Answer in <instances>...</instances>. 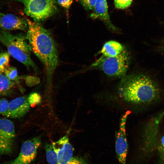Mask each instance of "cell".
Segmentation results:
<instances>
[{
    "instance_id": "obj_1",
    "label": "cell",
    "mask_w": 164,
    "mask_h": 164,
    "mask_svg": "<svg viewBox=\"0 0 164 164\" xmlns=\"http://www.w3.org/2000/svg\"><path fill=\"white\" fill-rule=\"evenodd\" d=\"M26 20L28 28L26 38L30 48L43 64L47 80L50 82L59 64L56 43L50 32L39 22Z\"/></svg>"
},
{
    "instance_id": "obj_2",
    "label": "cell",
    "mask_w": 164,
    "mask_h": 164,
    "mask_svg": "<svg viewBox=\"0 0 164 164\" xmlns=\"http://www.w3.org/2000/svg\"><path fill=\"white\" fill-rule=\"evenodd\" d=\"M120 97L135 104L149 103L159 97L160 90L156 83L143 73L132 74L122 77L118 87Z\"/></svg>"
},
{
    "instance_id": "obj_3",
    "label": "cell",
    "mask_w": 164,
    "mask_h": 164,
    "mask_svg": "<svg viewBox=\"0 0 164 164\" xmlns=\"http://www.w3.org/2000/svg\"><path fill=\"white\" fill-rule=\"evenodd\" d=\"M26 39L22 34L14 35L6 30H0V43L7 48L10 56L28 69L32 68L36 72L37 68L31 57V51Z\"/></svg>"
},
{
    "instance_id": "obj_4",
    "label": "cell",
    "mask_w": 164,
    "mask_h": 164,
    "mask_svg": "<svg viewBox=\"0 0 164 164\" xmlns=\"http://www.w3.org/2000/svg\"><path fill=\"white\" fill-rule=\"evenodd\" d=\"M130 59L128 52L124 49L115 56L102 55L91 65V67L100 69L110 77H122L125 75Z\"/></svg>"
},
{
    "instance_id": "obj_5",
    "label": "cell",
    "mask_w": 164,
    "mask_h": 164,
    "mask_svg": "<svg viewBox=\"0 0 164 164\" xmlns=\"http://www.w3.org/2000/svg\"><path fill=\"white\" fill-rule=\"evenodd\" d=\"M22 3L25 13L35 21H43L57 12L56 0H15Z\"/></svg>"
},
{
    "instance_id": "obj_6",
    "label": "cell",
    "mask_w": 164,
    "mask_h": 164,
    "mask_svg": "<svg viewBox=\"0 0 164 164\" xmlns=\"http://www.w3.org/2000/svg\"><path fill=\"white\" fill-rule=\"evenodd\" d=\"M68 134L52 143L57 153V164H87L83 159L73 155V148L70 142Z\"/></svg>"
},
{
    "instance_id": "obj_7",
    "label": "cell",
    "mask_w": 164,
    "mask_h": 164,
    "mask_svg": "<svg viewBox=\"0 0 164 164\" xmlns=\"http://www.w3.org/2000/svg\"><path fill=\"white\" fill-rule=\"evenodd\" d=\"M41 144L40 136H36L25 141L20 152L13 160L2 164H29L36 158L37 151Z\"/></svg>"
},
{
    "instance_id": "obj_8",
    "label": "cell",
    "mask_w": 164,
    "mask_h": 164,
    "mask_svg": "<svg viewBox=\"0 0 164 164\" xmlns=\"http://www.w3.org/2000/svg\"><path fill=\"white\" fill-rule=\"evenodd\" d=\"M15 136L13 122L6 118H0V155L7 154L12 151Z\"/></svg>"
},
{
    "instance_id": "obj_9",
    "label": "cell",
    "mask_w": 164,
    "mask_h": 164,
    "mask_svg": "<svg viewBox=\"0 0 164 164\" xmlns=\"http://www.w3.org/2000/svg\"><path fill=\"white\" fill-rule=\"evenodd\" d=\"M129 112L125 113L121 118L119 128L116 134L115 151L119 162L125 164L128 149L127 140L125 125Z\"/></svg>"
},
{
    "instance_id": "obj_10",
    "label": "cell",
    "mask_w": 164,
    "mask_h": 164,
    "mask_svg": "<svg viewBox=\"0 0 164 164\" xmlns=\"http://www.w3.org/2000/svg\"><path fill=\"white\" fill-rule=\"evenodd\" d=\"M30 106L28 97H18L9 102L8 110L3 115L12 118H21L28 112Z\"/></svg>"
},
{
    "instance_id": "obj_11",
    "label": "cell",
    "mask_w": 164,
    "mask_h": 164,
    "mask_svg": "<svg viewBox=\"0 0 164 164\" xmlns=\"http://www.w3.org/2000/svg\"><path fill=\"white\" fill-rule=\"evenodd\" d=\"M107 0H97L90 17L93 19H98L102 21L108 29L118 32L119 29L112 23L108 12Z\"/></svg>"
},
{
    "instance_id": "obj_12",
    "label": "cell",
    "mask_w": 164,
    "mask_h": 164,
    "mask_svg": "<svg viewBox=\"0 0 164 164\" xmlns=\"http://www.w3.org/2000/svg\"><path fill=\"white\" fill-rule=\"evenodd\" d=\"M28 26L26 20L12 14L0 13V28L5 30H20L26 31Z\"/></svg>"
},
{
    "instance_id": "obj_13",
    "label": "cell",
    "mask_w": 164,
    "mask_h": 164,
    "mask_svg": "<svg viewBox=\"0 0 164 164\" xmlns=\"http://www.w3.org/2000/svg\"><path fill=\"white\" fill-rule=\"evenodd\" d=\"M124 49L123 46L120 43L111 40L104 43L100 52L104 56L114 57L119 55Z\"/></svg>"
},
{
    "instance_id": "obj_14",
    "label": "cell",
    "mask_w": 164,
    "mask_h": 164,
    "mask_svg": "<svg viewBox=\"0 0 164 164\" xmlns=\"http://www.w3.org/2000/svg\"><path fill=\"white\" fill-rule=\"evenodd\" d=\"M15 84L7 77L4 72L0 71V97L8 95Z\"/></svg>"
},
{
    "instance_id": "obj_15",
    "label": "cell",
    "mask_w": 164,
    "mask_h": 164,
    "mask_svg": "<svg viewBox=\"0 0 164 164\" xmlns=\"http://www.w3.org/2000/svg\"><path fill=\"white\" fill-rule=\"evenodd\" d=\"M45 149L46 159L48 163L57 164V155L53 148L52 144L46 143L45 145Z\"/></svg>"
},
{
    "instance_id": "obj_16",
    "label": "cell",
    "mask_w": 164,
    "mask_h": 164,
    "mask_svg": "<svg viewBox=\"0 0 164 164\" xmlns=\"http://www.w3.org/2000/svg\"><path fill=\"white\" fill-rule=\"evenodd\" d=\"M4 73L7 77L16 84H19V80L20 77L18 76L16 68L9 67L5 70Z\"/></svg>"
},
{
    "instance_id": "obj_17",
    "label": "cell",
    "mask_w": 164,
    "mask_h": 164,
    "mask_svg": "<svg viewBox=\"0 0 164 164\" xmlns=\"http://www.w3.org/2000/svg\"><path fill=\"white\" fill-rule=\"evenodd\" d=\"M10 55L8 51L0 53V71L4 72L9 67Z\"/></svg>"
},
{
    "instance_id": "obj_18",
    "label": "cell",
    "mask_w": 164,
    "mask_h": 164,
    "mask_svg": "<svg viewBox=\"0 0 164 164\" xmlns=\"http://www.w3.org/2000/svg\"><path fill=\"white\" fill-rule=\"evenodd\" d=\"M133 0H114V4L116 8L123 9L129 7Z\"/></svg>"
},
{
    "instance_id": "obj_19",
    "label": "cell",
    "mask_w": 164,
    "mask_h": 164,
    "mask_svg": "<svg viewBox=\"0 0 164 164\" xmlns=\"http://www.w3.org/2000/svg\"><path fill=\"white\" fill-rule=\"evenodd\" d=\"M97 0H79L84 9L87 11L93 10Z\"/></svg>"
},
{
    "instance_id": "obj_20",
    "label": "cell",
    "mask_w": 164,
    "mask_h": 164,
    "mask_svg": "<svg viewBox=\"0 0 164 164\" xmlns=\"http://www.w3.org/2000/svg\"><path fill=\"white\" fill-rule=\"evenodd\" d=\"M28 100L30 105L37 104L40 102L41 97L39 94L36 93L31 94L28 97Z\"/></svg>"
},
{
    "instance_id": "obj_21",
    "label": "cell",
    "mask_w": 164,
    "mask_h": 164,
    "mask_svg": "<svg viewBox=\"0 0 164 164\" xmlns=\"http://www.w3.org/2000/svg\"><path fill=\"white\" fill-rule=\"evenodd\" d=\"M9 102L6 99H0V114H5L7 111Z\"/></svg>"
},
{
    "instance_id": "obj_22",
    "label": "cell",
    "mask_w": 164,
    "mask_h": 164,
    "mask_svg": "<svg viewBox=\"0 0 164 164\" xmlns=\"http://www.w3.org/2000/svg\"><path fill=\"white\" fill-rule=\"evenodd\" d=\"M73 0H57L58 4L66 10L68 15V10Z\"/></svg>"
},
{
    "instance_id": "obj_23",
    "label": "cell",
    "mask_w": 164,
    "mask_h": 164,
    "mask_svg": "<svg viewBox=\"0 0 164 164\" xmlns=\"http://www.w3.org/2000/svg\"><path fill=\"white\" fill-rule=\"evenodd\" d=\"M161 145L162 149L164 152V135L162 137L161 140Z\"/></svg>"
},
{
    "instance_id": "obj_24",
    "label": "cell",
    "mask_w": 164,
    "mask_h": 164,
    "mask_svg": "<svg viewBox=\"0 0 164 164\" xmlns=\"http://www.w3.org/2000/svg\"><path fill=\"white\" fill-rule=\"evenodd\" d=\"M162 52H163V53H164V42L163 44V45H162Z\"/></svg>"
},
{
    "instance_id": "obj_25",
    "label": "cell",
    "mask_w": 164,
    "mask_h": 164,
    "mask_svg": "<svg viewBox=\"0 0 164 164\" xmlns=\"http://www.w3.org/2000/svg\"></svg>"
}]
</instances>
